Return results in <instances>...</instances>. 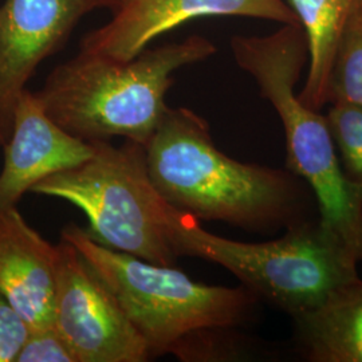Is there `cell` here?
<instances>
[{"mask_svg": "<svg viewBox=\"0 0 362 362\" xmlns=\"http://www.w3.org/2000/svg\"><path fill=\"white\" fill-rule=\"evenodd\" d=\"M145 151L149 176L160 194L199 221H223L270 235L320 218L306 181L290 169L224 155L207 121L187 107H168Z\"/></svg>", "mask_w": 362, "mask_h": 362, "instance_id": "6da1fadb", "label": "cell"}, {"mask_svg": "<svg viewBox=\"0 0 362 362\" xmlns=\"http://www.w3.org/2000/svg\"><path fill=\"white\" fill-rule=\"evenodd\" d=\"M215 52L212 42L199 35L146 49L128 62L79 52L58 66L37 94L55 122L85 141L124 137L146 145L168 110L173 73Z\"/></svg>", "mask_w": 362, "mask_h": 362, "instance_id": "7a4b0ae2", "label": "cell"}, {"mask_svg": "<svg viewBox=\"0 0 362 362\" xmlns=\"http://www.w3.org/2000/svg\"><path fill=\"white\" fill-rule=\"evenodd\" d=\"M233 58L258 85L282 121L286 168L308 182L315 196L320 221L362 262V185L345 175L336 144L321 110L297 94L298 81L309 61L300 25H284L266 37H233Z\"/></svg>", "mask_w": 362, "mask_h": 362, "instance_id": "3957f363", "label": "cell"}, {"mask_svg": "<svg viewBox=\"0 0 362 362\" xmlns=\"http://www.w3.org/2000/svg\"><path fill=\"white\" fill-rule=\"evenodd\" d=\"M61 239L77 248L112 291L152 358L175 356L189 337L203 330L238 329L257 309L258 298L243 285L196 282L175 266L151 263L103 246L77 224L66 226Z\"/></svg>", "mask_w": 362, "mask_h": 362, "instance_id": "277c9868", "label": "cell"}, {"mask_svg": "<svg viewBox=\"0 0 362 362\" xmlns=\"http://www.w3.org/2000/svg\"><path fill=\"white\" fill-rule=\"evenodd\" d=\"M179 257L203 259L233 274L259 300L293 320L317 306L332 290L360 278L357 259L320 218L269 242L245 243L208 233L180 212L170 224Z\"/></svg>", "mask_w": 362, "mask_h": 362, "instance_id": "5b68a950", "label": "cell"}, {"mask_svg": "<svg viewBox=\"0 0 362 362\" xmlns=\"http://www.w3.org/2000/svg\"><path fill=\"white\" fill-rule=\"evenodd\" d=\"M94 155L52 175L31 192L61 199L83 212L86 233L100 245L151 263L176 266L170 224L176 208L156 188L145 145L93 141Z\"/></svg>", "mask_w": 362, "mask_h": 362, "instance_id": "8992f818", "label": "cell"}, {"mask_svg": "<svg viewBox=\"0 0 362 362\" xmlns=\"http://www.w3.org/2000/svg\"><path fill=\"white\" fill-rule=\"evenodd\" d=\"M54 324L77 362H145L151 353L116 297L77 248L58 243Z\"/></svg>", "mask_w": 362, "mask_h": 362, "instance_id": "52a82bcc", "label": "cell"}, {"mask_svg": "<svg viewBox=\"0 0 362 362\" xmlns=\"http://www.w3.org/2000/svg\"><path fill=\"white\" fill-rule=\"evenodd\" d=\"M247 16L299 25L284 0H129L81 43V52L128 62L149 43L196 18Z\"/></svg>", "mask_w": 362, "mask_h": 362, "instance_id": "ba28073f", "label": "cell"}, {"mask_svg": "<svg viewBox=\"0 0 362 362\" xmlns=\"http://www.w3.org/2000/svg\"><path fill=\"white\" fill-rule=\"evenodd\" d=\"M89 0H4L0 6V144L7 143L15 105L28 79L69 35Z\"/></svg>", "mask_w": 362, "mask_h": 362, "instance_id": "9c48e42d", "label": "cell"}, {"mask_svg": "<svg viewBox=\"0 0 362 362\" xmlns=\"http://www.w3.org/2000/svg\"><path fill=\"white\" fill-rule=\"evenodd\" d=\"M3 146L0 208L16 207L38 182L94 155L93 143L64 129L47 115L38 94L27 89L15 105L11 133Z\"/></svg>", "mask_w": 362, "mask_h": 362, "instance_id": "30bf717a", "label": "cell"}, {"mask_svg": "<svg viewBox=\"0 0 362 362\" xmlns=\"http://www.w3.org/2000/svg\"><path fill=\"white\" fill-rule=\"evenodd\" d=\"M58 245L39 235L16 207L0 208V291L30 327L54 322Z\"/></svg>", "mask_w": 362, "mask_h": 362, "instance_id": "8fae6325", "label": "cell"}, {"mask_svg": "<svg viewBox=\"0 0 362 362\" xmlns=\"http://www.w3.org/2000/svg\"><path fill=\"white\" fill-rule=\"evenodd\" d=\"M294 322L308 361L362 362L361 278L332 290Z\"/></svg>", "mask_w": 362, "mask_h": 362, "instance_id": "7c38bea8", "label": "cell"}, {"mask_svg": "<svg viewBox=\"0 0 362 362\" xmlns=\"http://www.w3.org/2000/svg\"><path fill=\"white\" fill-rule=\"evenodd\" d=\"M305 31L309 47V70L302 101L311 109L327 105V89L339 39L358 0H288Z\"/></svg>", "mask_w": 362, "mask_h": 362, "instance_id": "4fadbf2b", "label": "cell"}, {"mask_svg": "<svg viewBox=\"0 0 362 362\" xmlns=\"http://www.w3.org/2000/svg\"><path fill=\"white\" fill-rule=\"evenodd\" d=\"M362 107V0H358L339 39L330 73L327 104Z\"/></svg>", "mask_w": 362, "mask_h": 362, "instance_id": "5bb4252c", "label": "cell"}, {"mask_svg": "<svg viewBox=\"0 0 362 362\" xmlns=\"http://www.w3.org/2000/svg\"><path fill=\"white\" fill-rule=\"evenodd\" d=\"M329 105L325 116L342 169L350 180L362 185V107L346 103Z\"/></svg>", "mask_w": 362, "mask_h": 362, "instance_id": "9a60e30c", "label": "cell"}, {"mask_svg": "<svg viewBox=\"0 0 362 362\" xmlns=\"http://www.w3.org/2000/svg\"><path fill=\"white\" fill-rule=\"evenodd\" d=\"M15 362H77V357L52 322L30 327Z\"/></svg>", "mask_w": 362, "mask_h": 362, "instance_id": "2e32d148", "label": "cell"}, {"mask_svg": "<svg viewBox=\"0 0 362 362\" xmlns=\"http://www.w3.org/2000/svg\"><path fill=\"white\" fill-rule=\"evenodd\" d=\"M30 326L0 291V362H15Z\"/></svg>", "mask_w": 362, "mask_h": 362, "instance_id": "e0dca14e", "label": "cell"}, {"mask_svg": "<svg viewBox=\"0 0 362 362\" xmlns=\"http://www.w3.org/2000/svg\"><path fill=\"white\" fill-rule=\"evenodd\" d=\"M93 8H112L117 11L119 7H122L129 0H89Z\"/></svg>", "mask_w": 362, "mask_h": 362, "instance_id": "ac0fdd59", "label": "cell"}, {"mask_svg": "<svg viewBox=\"0 0 362 362\" xmlns=\"http://www.w3.org/2000/svg\"><path fill=\"white\" fill-rule=\"evenodd\" d=\"M0 145H1V144H0Z\"/></svg>", "mask_w": 362, "mask_h": 362, "instance_id": "d6986e66", "label": "cell"}]
</instances>
